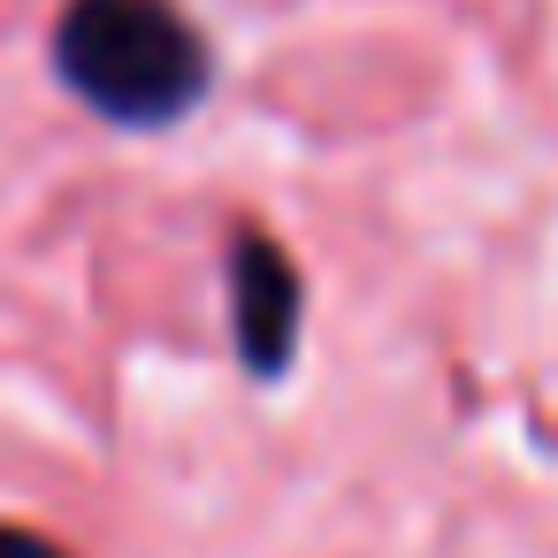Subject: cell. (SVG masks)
I'll list each match as a JSON object with an SVG mask.
<instances>
[{"mask_svg":"<svg viewBox=\"0 0 558 558\" xmlns=\"http://www.w3.org/2000/svg\"><path fill=\"white\" fill-rule=\"evenodd\" d=\"M54 77L116 131H177L215 93V47L177 0H62Z\"/></svg>","mask_w":558,"mask_h":558,"instance_id":"obj_1","label":"cell"},{"mask_svg":"<svg viewBox=\"0 0 558 558\" xmlns=\"http://www.w3.org/2000/svg\"><path fill=\"white\" fill-rule=\"evenodd\" d=\"M222 283H230V344H238L245 375L283 383L291 360H299V337H306V276H299V260L260 222H238L230 245H222Z\"/></svg>","mask_w":558,"mask_h":558,"instance_id":"obj_2","label":"cell"},{"mask_svg":"<svg viewBox=\"0 0 558 558\" xmlns=\"http://www.w3.org/2000/svg\"><path fill=\"white\" fill-rule=\"evenodd\" d=\"M0 558H77V550L39 535V527H24V520H0Z\"/></svg>","mask_w":558,"mask_h":558,"instance_id":"obj_3","label":"cell"}]
</instances>
